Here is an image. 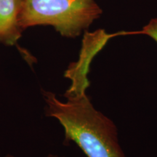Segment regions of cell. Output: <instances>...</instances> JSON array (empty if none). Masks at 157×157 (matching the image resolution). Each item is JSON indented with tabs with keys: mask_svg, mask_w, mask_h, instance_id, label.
<instances>
[{
	"mask_svg": "<svg viewBox=\"0 0 157 157\" xmlns=\"http://www.w3.org/2000/svg\"><path fill=\"white\" fill-rule=\"evenodd\" d=\"M94 57L81 51L64 76L71 84L64 93L66 102L56 94L42 90L46 103L45 115L56 119L64 129V144L74 142L87 157H126L118 140L117 128L107 117L95 109L87 93L90 66Z\"/></svg>",
	"mask_w": 157,
	"mask_h": 157,
	"instance_id": "obj_1",
	"label": "cell"
},
{
	"mask_svg": "<svg viewBox=\"0 0 157 157\" xmlns=\"http://www.w3.org/2000/svg\"><path fill=\"white\" fill-rule=\"evenodd\" d=\"M4 157H16V156H13V155H12V154H7L5 156H4ZM44 157H64V156H58V155H56V154H48V156H46Z\"/></svg>",
	"mask_w": 157,
	"mask_h": 157,
	"instance_id": "obj_5",
	"label": "cell"
},
{
	"mask_svg": "<svg viewBox=\"0 0 157 157\" xmlns=\"http://www.w3.org/2000/svg\"><path fill=\"white\" fill-rule=\"evenodd\" d=\"M121 35H132V34H143L150 36L157 43V17L153 18L149 21L148 24L143 27L140 31H120Z\"/></svg>",
	"mask_w": 157,
	"mask_h": 157,
	"instance_id": "obj_4",
	"label": "cell"
},
{
	"mask_svg": "<svg viewBox=\"0 0 157 157\" xmlns=\"http://www.w3.org/2000/svg\"><path fill=\"white\" fill-rule=\"evenodd\" d=\"M102 13L95 0H23L19 25L23 31L36 25H50L62 36L76 38Z\"/></svg>",
	"mask_w": 157,
	"mask_h": 157,
	"instance_id": "obj_2",
	"label": "cell"
},
{
	"mask_svg": "<svg viewBox=\"0 0 157 157\" xmlns=\"http://www.w3.org/2000/svg\"><path fill=\"white\" fill-rule=\"evenodd\" d=\"M23 0H0V44L13 46L22 36L19 16Z\"/></svg>",
	"mask_w": 157,
	"mask_h": 157,
	"instance_id": "obj_3",
	"label": "cell"
}]
</instances>
